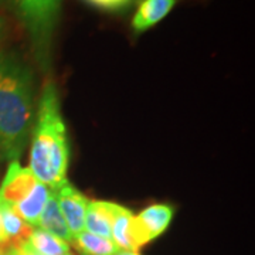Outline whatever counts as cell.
<instances>
[{"mask_svg": "<svg viewBox=\"0 0 255 255\" xmlns=\"http://www.w3.org/2000/svg\"><path fill=\"white\" fill-rule=\"evenodd\" d=\"M34 124L33 73L14 55L0 58V149L18 160Z\"/></svg>", "mask_w": 255, "mask_h": 255, "instance_id": "6da1fadb", "label": "cell"}, {"mask_svg": "<svg viewBox=\"0 0 255 255\" xmlns=\"http://www.w3.org/2000/svg\"><path fill=\"white\" fill-rule=\"evenodd\" d=\"M31 133L28 169L50 190H57L67 182L70 146L57 88L51 81L43 88Z\"/></svg>", "mask_w": 255, "mask_h": 255, "instance_id": "7a4b0ae2", "label": "cell"}, {"mask_svg": "<svg viewBox=\"0 0 255 255\" xmlns=\"http://www.w3.org/2000/svg\"><path fill=\"white\" fill-rule=\"evenodd\" d=\"M51 190L18 160L10 162L0 186V201L7 203L31 227H37Z\"/></svg>", "mask_w": 255, "mask_h": 255, "instance_id": "3957f363", "label": "cell"}, {"mask_svg": "<svg viewBox=\"0 0 255 255\" xmlns=\"http://www.w3.org/2000/svg\"><path fill=\"white\" fill-rule=\"evenodd\" d=\"M10 3L27 30L37 63L48 70L63 0H10Z\"/></svg>", "mask_w": 255, "mask_h": 255, "instance_id": "277c9868", "label": "cell"}, {"mask_svg": "<svg viewBox=\"0 0 255 255\" xmlns=\"http://www.w3.org/2000/svg\"><path fill=\"white\" fill-rule=\"evenodd\" d=\"M173 207L167 204H152L142 210L132 221V243L139 251L147 243L160 237L173 220Z\"/></svg>", "mask_w": 255, "mask_h": 255, "instance_id": "5b68a950", "label": "cell"}, {"mask_svg": "<svg viewBox=\"0 0 255 255\" xmlns=\"http://www.w3.org/2000/svg\"><path fill=\"white\" fill-rule=\"evenodd\" d=\"M54 194L65 219V223L70 228V233L73 237H75L77 234L84 231L85 213L90 200L78 189H75L68 180L64 182L57 190H54Z\"/></svg>", "mask_w": 255, "mask_h": 255, "instance_id": "8992f818", "label": "cell"}, {"mask_svg": "<svg viewBox=\"0 0 255 255\" xmlns=\"http://www.w3.org/2000/svg\"><path fill=\"white\" fill-rule=\"evenodd\" d=\"M179 0H142L132 17L130 26L135 34H142L160 23Z\"/></svg>", "mask_w": 255, "mask_h": 255, "instance_id": "52a82bcc", "label": "cell"}, {"mask_svg": "<svg viewBox=\"0 0 255 255\" xmlns=\"http://www.w3.org/2000/svg\"><path fill=\"white\" fill-rule=\"evenodd\" d=\"M115 207L117 203H111V201H88L84 231H88L100 237L111 238V226H112Z\"/></svg>", "mask_w": 255, "mask_h": 255, "instance_id": "ba28073f", "label": "cell"}, {"mask_svg": "<svg viewBox=\"0 0 255 255\" xmlns=\"http://www.w3.org/2000/svg\"><path fill=\"white\" fill-rule=\"evenodd\" d=\"M0 221L9 246H20L24 243L34 228L28 226L10 204L3 201H0Z\"/></svg>", "mask_w": 255, "mask_h": 255, "instance_id": "9c48e42d", "label": "cell"}, {"mask_svg": "<svg viewBox=\"0 0 255 255\" xmlns=\"http://www.w3.org/2000/svg\"><path fill=\"white\" fill-rule=\"evenodd\" d=\"M37 227L53 234L54 237L60 238L65 243H71V240H73L70 228L67 226L63 213L60 210V206L57 203L54 191H51V194H50V199L41 213V217H40Z\"/></svg>", "mask_w": 255, "mask_h": 255, "instance_id": "30bf717a", "label": "cell"}, {"mask_svg": "<svg viewBox=\"0 0 255 255\" xmlns=\"http://www.w3.org/2000/svg\"><path fill=\"white\" fill-rule=\"evenodd\" d=\"M133 213L127 207L117 204L111 226V240L117 244L119 250L135 251L132 243V221Z\"/></svg>", "mask_w": 255, "mask_h": 255, "instance_id": "8fae6325", "label": "cell"}, {"mask_svg": "<svg viewBox=\"0 0 255 255\" xmlns=\"http://www.w3.org/2000/svg\"><path fill=\"white\" fill-rule=\"evenodd\" d=\"M71 243L81 255H114L119 250L111 238L100 237L88 231L77 234Z\"/></svg>", "mask_w": 255, "mask_h": 255, "instance_id": "7c38bea8", "label": "cell"}, {"mask_svg": "<svg viewBox=\"0 0 255 255\" xmlns=\"http://www.w3.org/2000/svg\"><path fill=\"white\" fill-rule=\"evenodd\" d=\"M26 241L41 255H67L70 253L68 243L38 227L33 228Z\"/></svg>", "mask_w": 255, "mask_h": 255, "instance_id": "4fadbf2b", "label": "cell"}, {"mask_svg": "<svg viewBox=\"0 0 255 255\" xmlns=\"http://www.w3.org/2000/svg\"><path fill=\"white\" fill-rule=\"evenodd\" d=\"M84 1L97 9L114 13V11H121L129 7V4L133 0H84Z\"/></svg>", "mask_w": 255, "mask_h": 255, "instance_id": "5bb4252c", "label": "cell"}, {"mask_svg": "<svg viewBox=\"0 0 255 255\" xmlns=\"http://www.w3.org/2000/svg\"><path fill=\"white\" fill-rule=\"evenodd\" d=\"M17 253L18 255H41L38 254L36 250L28 244L27 241H24V243H21L20 246H17Z\"/></svg>", "mask_w": 255, "mask_h": 255, "instance_id": "9a60e30c", "label": "cell"}, {"mask_svg": "<svg viewBox=\"0 0 255 255\" xmlns=\"http://www.w3.org/2000/svg\"><path fill=\"white\" fill-rule=\"evenodd\" d=\"M4 246H9V244H7V240L4 237V233H3V228H1V221H0V248Z\"/></svg>", "mask_w": 255, "mask_h": 255, "instance_id": "2e32d148", "label": "cell"}, {"mask_svg": "<svg viewBox=\"0 0 255 255\" xmlns=\"http://www.w3.org/2000/svg\"><path fill=\"white\" fill-rule=\"evenodd\" d=\"M114 255H140L137 251H127V250H118Z\"/></svg>", "mask_w": 255, "mask_h": 255, "instance_id": "e0dca14e", "label": "cell"}, {"mask_svg": "<svg viewBox=\"0 0 255 255\" xmlns=\"http://www.w3.org/2000/svg\"><path fill=\"white\" fill-rule=\"evenodd\" d=\"M3 31H4V24H3V20L0 18V44H1V40H3Z\"/></svg>", "mask_w": 255, "mask_h": 255, "instance_id": "ac0fdd59", "label": "cell"}, {"mask_svg": "<svg viewBox=\"0 0 255 255\" xmlns=\"http://www.w3.org/2000/svg\"><path fill=\"white\" fill-rule=\"evenodd\" d=\"M67 255H73V254H70V253H68V254H67Z\"/></svg>", "mask_w": 255, "mask_h": 255, "instance_id": "d6986e66", "label": "cell"}, {"mask_svg": "<svg viewBox=\"0 0 255 255\" xmlns=\"http://www.w3.org/2000/svg\"><path fill=\"white\" fill-rule=\"evenodd\" d=\"M0 255H1V250H0Z\"/></svg>", "mask_w": 255, "mask_h": 255, "instance_id": "ffe728a7", "label": "cell"}, {"mask_svg": "<svg viewBox=\"0 0 255 255\" xmlns=\"http://www.w3.org/2000/svg\"><path fill=\"white\" fill-rule=\"evenodd\" d=\"M1 255H3V254H1Z\"/></svg>", "mask_w": 255, "mask_h": 255, "instance_id": "44dd1931", "label": "cell"}]
</instances>
